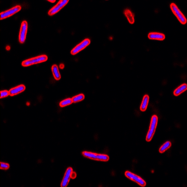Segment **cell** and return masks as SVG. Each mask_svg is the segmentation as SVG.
<instances>
[{
	"label": "cell",
	"mask_w": 187,
	"mask_h": 187,
	"mask_svg": "<svg viewBox=\"0 0 187 187\" xmlns=\"http://www.w3.org/2000/svg\"><path fill=\"white\" fill-rule=\"evenodd\" d=\"M47 59H48V57L47 56L45 55H42L36 57L25 60L22 62V65L23 67H28L31 65L39 64V63L46 61Z\"/></svg>",
	"instance_id": "obj_1"
},
{
	"label": "cell",
	"mask_w": 187,
	"mask_h": 187,
	"mask_svg": "<svg viewBox=\"0 0 187 187\" xmlns=\"http://www.w3.org/2000/svg\"><path fill=\"white\" fill-rule=\"evenodd\" d=\"M157 123H158V117L157 116L154 115L152 117V119H151L149 130L146 137V140L148 142H149L152 139L155 132Z\"/></svg>",
	"instance_id": "obj_2"
},
{
	"label": "cell",
	"mask_w": 187,
	"mask_h": 187,
	"mask_svg": "<svg viewBox=\"0 0 187 187\" xmlns=\"http://www.w3.org/2000/svg\"><path fill=\"white\" fill-rule=\"evenodd\" d=\"M170 8L172 11L174 15L176 16L179 20V22L182 24H185L187 23V19L184 15L182 13V12L179 10L178 7L176 5L175 3H172L170 4Z\"/></svg>",
	"instance_id": "obj_3"
},
{
	"label": "cell",
	"mask_w": 187,
	"mask_h": 187,
	"mask_svg": "<svg viewBox=\"0 0 187 187\" xmlns=\"http://www.w3.org/2000/svg\"><path fill=\"white\" fill-rule=\"evenodd\" d=\"M83 155L84 156L89 159L97 160V161H107L109 160V156L105 154H95V153L85 151V152H83Z\"/></svg>",
	"instance_id": "obj_4"
},
{
	"label": "cell",
	"mask_w": 187,
	"mask_h": 187,
	"mask_svg": "<svg viewBox=\"0 0 187 187\" xmlns=\"http://www.w3.org/2000/svg\"><path fill=\"white\" fill-rule=\"evenodd\" d=\"M125 175L129 179H131L132 181H134L136 183L139 184L140 186L144 187L146 185L145 181L142 179L141 177L132 173L131 172L126 171L125 173Z\"/></svg>",
	"instance_id": "obj_5"
},
{
	"label": "cell",
	"mask_w": 187,
	"mask_h": 187,
	"mask_svg": "<svg viewBox=\"0 0 187 187\" xmlns=\"http://www.w3.org/2000/svg\"><path fill=\"white\" fill-rule=\"evenodd\" d=\"M27 29V22L25 21H23L21 23L19 35V41L21 44H23L25 41Z\"/></svg>",
	"instance_id": "obj_6"
},
{
	"label": "cell",
	"mask_w": 187,
	"mask_h": 187,
	"mask_svg": "<svg viewBox=\"0 0 187 187\" xmlns=\"http://www.w3.org/2000/svg\"><path fill=\"white\" fill-rule=\"evenodd\" d=\"M90 44V40L89 39H87L84 40L83 42L80 44H78L75 46L72 50L71 51V55H75L77 53L85 49L87 46Z\"/></svg>",
	"instance_id": "obj_7"
},
{
	"label": "cell",
	"mask_w": 187,
	"mask_h": 187,
	"mask_svg": "<svg viewBox=\"0 0 187 187\" xmlns=\"http://www.w3.org/2000/svg\"><path fill=\"white\" fill-rule=\"evenodd\" d=\"M68 2H69L68 0L60 1L57 5L50 10L48 12V14L50 16L55 15V14L58 12L61 8H63L66 4L68 3Z\"/></svg>",
	"instance_id": "obj_8"
},
{
	"label": "cell",
	"mask_w": 187,
	"mask_h": 187,
	"mask_svg": "<svg viewBox=\"0 0 187 187\" xmlns=\"http://www.w3.org/2000/svg\"><path fill=\"white\" fill-rule=\"evenodd\" d=\"M21 10V7L19 5H17L12 8L2 12L1 13V19H5L6 18L9 17L14 14H16L18 12H19Z\"/></svg>",
	"instance_id": "obj_9"
},
{
	"label": "cell",
	"mask_w": 187,
	"mask_h": 187,
	"mask_svg": "<svg viewBox=\"0 0 187 187\" xmlns=\"http://www.w3.org/2000/svg\"><path fill=\"white\" fill-rule=\"evenodd\" d=\"M73 172L72 168H68L65 173V176L63 178V181L61 183V187H65L67 186L70 181V178H71V173Z\"/></svg>",
	"instance_id": "obj_10"
},
{
	"label": "cell",
	"mask_w": 187,
	"mask_h": 187,
	"mask_svg": "<svg viewBox=\"0 0 187 187\" xmlns=\"http://www.w3.org/2000/svg\"><path fill=\"white\" fill-rule=\"evenodd\" d=\"M150 39L157 40L162 41L165 39V36L163 34L159 33H151L148 35Z\"/></svg>",
	"instance_id": "obj_11"
},
{
	"label": "cell",
	"mask_w": 187,
	"mask_h": 187,
	"mask_svg": "<svg viewBox=\"0 0 187 187\" xmlns=\"http://www.w3.org/2000/svg\"><path fill=\"white\" fill-rule=\"evenodd\" d=\"M25 89V87L24 85H19V86H17L15 88L11 89V90L9 91L10 95L11 96L16 95L18 94L21 92H23Z\"/></svg>",
	"instance_id": "obj_12"
},
{
	"label": "cell",
	"mask_w": 187,
	"mask_h": 187,
	"mask_svg": "<svg viewBox=\"0 0 187 187\" xmlns=\"http://www.w3.org/2000/svg\"><path fill=\"white\" fill-rule=\"evenodd\" d=\"M124 14L127 19L128 20L129 22L131 24H133L135 22L134 19V15L130 10L126 9L124 11Z\"/></svg>",
	"instance_id": "obj_13"
},
{
	"label": "cell",
	"mask_w": 187,
	"mask_h": 187,
	"mask_svg": "<svg viewBox=\"0 0 187 187\" xmlns=\"http://www.w3.org/2000/svg\"><path fill=\"white\" fill-rule=\"evenodd\" d=\"M187 89V85L186 84H183L181 86H179L178 88H177L176 90L173 92V94L175 96H178L183 93L184 91H186Z\"/></svg>",
	"instance_id": "obj_14"
},
{
	"label": "cell",
	"mask_w": 187,
	"mask_h": 187,
	"mask_svg": "<svg viewBox=\"0 0 187 187\" xmlns=\"http://www.w3.org/2000/svg\"><path fill=\"white\" fill-rule=\"evenodd\" d=\"M149 99V97L147 95L144 96L141 106H140V110L142 111H146L147 107H148V104Z\"/></svg>",
	"instance_id": "obj_15"
},
{
	"label": "cell",
	"mask_w": 187,
	"mask_h": 187,
	"mask_svg": "<svg viewBox=\"0 0 187 187\" xmlns=\"http://www.w3.org/2000/svg\"><path fill=\"white\" fill-rule=\"evenodd\" d=\"M51 71L53 73V76L55 77V79L56 80H59L61 79V75L59 72L58 67L56 65H54L51 67Z\"/></svg>",
	"instance_id": "obj_16"
},
{
	"label": "cell",
	"mask_w": 187,
	"mask_h": 187,
	"mask_svg": "<svg viewBox=\"0 0 187 187\" xmlns=\"http://www.w3.org/2000/svg\"><path fill=\"white\" fill-rule=\"evenodd\" d=\"M171 146V142H170V141H167L160 148V150H159L160 153H164V152H165L167 150L170 148Z\"/></svg>",
	"instance_id": "obj_17"
},
{
	"label": "cell",
	"mask_w": 187,
	"mask_h": 187,
	"mask_svg": "<svg viewBox=\"0 0 187 187\" xmlns=\"http://www.w3.org/2000/svg\"><path fill=\"white\" fill-rule=\"evenodd\" d=\"M72 99L71 98L67 99L60 102V105L61 107H64L66 106L69 105L73 103Z\"/></svg>",
	"instance_id": "obj_18"
},
{
	"label": "cell",
	"mask_w": 187,
	"mask_h": 187,
	"mask_svg": "<svg viewBox=\"0 0 187 187\" xmlns=\"http://www.w3.org/2000/svg\"><path fill=\"white\" fill-rule=\"evenodd\" d=\"M84 98H85V96L83 94H79L73 97L72 99L73 102H77L83 100Z\"/></svg>",
	"instance_id": "obj_19"
},
{
	"label": "cell",
	"mask_w": 187,
	"mask_h": 187,
	"mask_svg": "<svg viewBox=\"0 0 187 187\" xmlns=\"http://www.w3.org/2000/svg\"><path fill=\"white\" fill-rule=\"evenodd\" d=\"M10 95V93L9 91H7V90H4V91H2L1 92V98H2L3 97H7Z\"/></svg>",
	"instance_id": "obj_20"
},
{
	"label": "cell",
	"mask_w": 187,
	"mask_h": 187,
	"mask_svg": "<svg viewBox=\"0 0 187 187\" xmlns=\"http://www.w3.org/2000/svg\"><path fill=\"white\" fill-rule=\"evenodd\" d=\"M10 167V166L8 164L5 163H1V168L2 170H6Z\"/></svg>",
	"instance_id": "obj_21"
},
{
	"label": "cell",
	"mask_w": 187,
	"mask_h": 187,
	"mask_svg": "<svg viewBox=\"0 0 187 187\" xmlns=\"http://www.w3.org/2000/svg\"><path fill=\"white\" fill-rule=\"evenodd\" d=\"M76 173L73 172L72 173H71V177L73 179V178H75L76 177Z\"/></svg>",
	"instance_id": "obj_22"
},
{
	"label": "cell",
	"mask_w": 187,
	"mask_h": 187,
	"mask_svg": "<svg viewBox=\"0 0 187 187\" xmlns=\"http://www.w3.org/2000/svg\"><path fill=\"white\" fill-rule=\"evenodd\" d=\"M48 1L49 2H52V3H53V2H55V0H54V1H50V0H48Z\"/></svg>",
	"instance_id": "obj_23"
}]
</instances>
